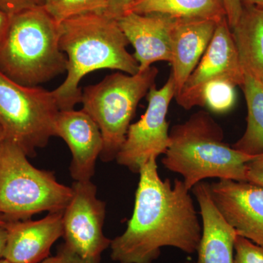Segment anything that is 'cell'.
<instances>
[{"label": "cell", "mask_w": 263, "mask_h": 263, "mask_svg": "<svg viewBox=\"0 0 263 263\" xmlns=\"http://www.w3.org/2000/svg\"><path fill=\"white\" fill-rule=\"evenodd\" d=\"M157 158L140 167L134 210L123 234L111 240L110 257L119 263H152L161 248L173 247L186 254L197 252L202 226L190 190L183 181L162 180Z\"/></svg>", "instance_id": "cell-1"}, {"label": "cell", "mask_w": 263, "mask_h": 263, "mask_svg": "<svg viewBox=\"0 0 263 263\" xmlns=\"http://www.w3.org/2000/svg\"><path fill=\"white\" fill-rule=\"evenodd\" d=\"M117 19L104 13L78 15L60 24V47L67 57V75L53 93L60 110L81 103L79 83L93 71L110 69L136 75L139 65Z\"/></svg>", "instance_id": "cell-2"}, {"label": "cell", "mask_w": 263, "mask_h": 263, "mask_svg": "<svg viewBox=\"0 0 263 263\" xmlns=\"http://www.w3.org/2000/svg\"><path fill=\"white\" fill-rule=\"evenodd\" d=\"M169 136L171 143L162 164L181 174L189 190L209 178L247 181V162L256 156L224 143L223 129L208 112L194 114L173 127Z\"/></svg>", "instance_id": "cell-3"}, {"label": "cell", "mask_w": 263, "mask_h": 263, "mask_svg": "<svg viewBox=\"0 0 263 263\" xmlns=\"http://www.w3.org/2000/svg\"><path fill=\"white\" fill-rule=\"evenodd\" d=\"M60 47V24L43 6L10 15L0 44V71L25 86H37L67 72Z\"/></svg>", "instance_id": "cell-4"}, {"label": "cell", "mask_w": 263, "mask_h": 263, "mask_svg": "<svg viewBox=\"0 0 263 263\" xmlns=\"http://www.w3.org/2000/svg\"><path fill=\"white\" fill-rule=\"evenodd\" d=\"M27 157L11 142L0 144V215L8 221L63 212L72 197V187L59 182L51 171L33 166Z\"/></svg>", "instance_id": "cell-5"}, {"label": "cell", "mask_w": 263, "mask_h": 263, "mask_svg": "<svg viewBox=\"0 0 263 263\" xmlns=\"http://www.w3.org/2000/svg\"><path fill=\"white\" fill-rule=\"evenodd\" d=\"M159 70L151 66L136 75L110 74L82 91L81 103L98 124L103 139L100 157L103 162L116 159L126 139L137 107L155 84Z\"/></svg>", "instance_id": "cell-6"}, {"label": "cell", "mask_w": 263, "mask_h": 263, "mask_svg": "<svg viewBox=\"0 0 263 263\" xmlns=\"http://www.w3.org/2000/svg\"><path fill=\"white\" fill-rule=\"evenodd\" d=\"M60 110L53 91L19 84L0 71V127L5 140L28 157L55 136Z\"/></svg>", "instance_id": "cell-7"}, {"label": "cell", "mask_w": 263, "mask_h": 263, "mask_svg": "<svg viewBox=\"0 0 263 263\" xmlns=\"http://www.w3.org/2000/svg\"><path fill=\"white\" fill-rule=\"evenodd\" d=\"M72 195L62 216L64 246L89 263H100L111 240L103 228L106 205L97 197L91 181H74Z\"/></svg>", "instance_id": "cell-8"}, {"label": "cell", "mask_w": 263, "mask_h": 263, "mask_svg": "<svg viewBox=\"0 0 263 263\" xmlns=\"http://www.w3.org/2000/svg\"><path fill=\"white\" fill-rule=\"evenodd\" d=\"M175 95L171 74L160 89H157L155 84L150 88L146 96L148 108L138 122L129 125L125 141L116 157L118 164L138 173L150 157L165 154L171 143L166 116Z\"/></svg>", "instance_id": "cell-9"}, {"label": "cell", "mask_w": 263, "mask_h": 263, "mask_svg": "<svg viewBox=\"0 0 263 263\" xmlns=\"http://www.w3.org/2000/svg\"><path fill=\"white\" fill-rule=\"evenodd\" d=\"M217 80L229 81L236 86L243 82V68L226 17L216 24L206 51L175 98L176 102L185 110L201 106L205 85Z\"/></svg>", "instance_id": "cell-10"}, {"label": "cell", "mask_w": 263, "mask_h": 263, "mask_svg": "<svg viewBox=\"0 0 263 263\" xmlns=\"http://www.w3.org/2000/svg\"><path fill=\"white\" fill-rule=\"evenodd\" d=\"M214 205L238 235L263 246V187L230 179L210 184Z\"/></svg>", "instance_id": "cell-11"}, {"label": "cell", "mask_w": 263, "mask_h": 263, "mask_svg": "<svg viewBox=\"0 0 263 263\" xmlns=\"http://www.w3.org/2000/svg\"><path fill=\"white\" fill-rule=\"evenodd\" d=\"M55 136L63 139L72 153L70 172L74 181H91L103 148L101 132L92 118L83 109L60 110Z\"/></svg>", "instance_id": "cell-12"}, {"label": "cell", "mask_w": 263, "mask_h": 263, "mask_svg": "<svg viewBox=\"0 0 263 263\" xmlns=\"http://www.w3.org/2000/svg\"><path fill=\"white\" fill-rule=\"evenodd\" d=\"M129 44L139 71L146 70L156 62L172 60L171 27L174 18L158 14H138L125 12L117 19Z\"/></svg>", "instance_id": "cell-13"}, {"label": "cell", "mask_w": 263, "mask_h": 263, "mask_svg": "<svg viewBox=\"0 0 263 263\" xmlns=\"http://www.w3.org/2000/svg\"><path fill=\"white\" fill-rule=\"evenodd\" d=\"M63 212L48 213L39 220L9 221L4 257L13 263H40L63 236Z\"/></svg>", "instance_id": "cell-14"}, {"label": "cell", "mask_w": 263, "mask_h": 263, "mask_svg": "<svg viewBox=\"0 0 263 263\" xmlns=\"http://www.w3.org/2000/svg\"><path fill=\"white\" fill-rule=\"evenodd\" d=\"M216 24L214 21L206 19H174L173 22L171 74L174 78L175 98L206 51Z\"/></svg>", "instance_id": "cell-15"}, {"label": "cell", "mask_w": 263, "mask_h": 263, "mask_svg": "<svg viewBox=\"0 0 263 263\" xmlns=\"http://www.w3.org/2000/svg\"><path fill=\"white\" fill-rule=\"evenodd\" d=\"M192 191L200 205L202 223L197 261L192 263H234L235 240L238 234L214 205L210 184L201 181Z\"/></svg>", "instance_id": "cell-16"}, {"label": "cell", "mask_w": 263, "mask_h": 263, "mask_svg": "<svg viewBox=\"0 0 263 263\" xmlns=\"http://www.w3.org/2000/svg\"><path fill=\"white\" fill-rule=\"evenodd\" d=\"M243 5L231 29L242 68L263 77V7Z\"/></svg>", "instance_id": "cell-17"}, {"label": "cell", "mask_w": 263, "mask_h": 263, "mask_svg": "<svg viewBox=\"0 0 263 263\" xmlns=\"http://www.w3.org/2000/svg\"><path fill=\"white\" fill-rule=\"evenodd\" d=\"M125 12L158 14L174 19H206L219 22L226 13L221 0H135Z\"/></svg>", "instance_id": "cell-18"}, {"label": "cell", "mask_w": 263, "mask_h": 263, "mask_svg": "<svg viewBox=\"0 0 263 263\" xmlns=\"http://www.w3.org/2000/svg\"><path fill=\"white\" fill-rule=\"evenodd\" d=\"M240 87L247 106V126L245 134L233 145L235 149L252 156L263 154V86L257 76L243 69Z\"/></svg>", "instance_id": "cell-19"}, {"label": "cell", "mask_w": 263, "mask_h": 263, "mask_svg": "<svg viewBox=\"0 0 263 263\" xmlns=\"http://www.w3.org/2000/svg\"><path fill=\"white\" fill-rule=\"evenodd\" d=\"M108 0H44L43 7L60 24L67 19L91 13H104Z\"/></svg>", "instance_id": "cell-20"}, {"label": "cell", "mask_w": 263, "mask_h": 263, "mask_svg": "<svg viewBox=\"0 0 263 263\" xmlns=\"http://www.w3.org/2000/svg\"><path fill=\"white\" fill-rule=\"evenodd\" d=\"M235 85L229 81L217 80L205 85L201 94V106L212 112L224 114L234 106Z\"/></svg>", "instance_id": "cell-21"}, {"label": "cell", "mask_w": 263, "mask_h": 263, "mask_svg": "<svg viewBox=\"0 0 263 263\" xmlns=\"http://www.w3.org/2000/svg\"><path fill=\"white\" fill-rule=\"evenodd\" d=\"M234 252V263H263V246L240 235L235 238Z\"/></svg>", "instance_id": "cell-22"}, {"label": "cell", "mask_w": 263, "mask_h": 263, "mask_svg": "<svg viewBox=\"0 0 263 263\" xmlns=\"http://www.w3.org/2000/svg\"><path fill=\"white\" fill-rule=\"evenodd\" d=\"M44 0H0V9L10 15L23 10L43 6Z\"/></svg>", "instance_id": "cell-23"}, {"label": "cell", "mask_w": 263, "mask_h": 263, "mask_svg": "<svg viewBox=\"0 0 263 263\" xmlns=\"http://www.w3.org/2000/svg\"><path fill=\"white\" fill-rule=\"evenodd\" d=\"M246 177L247 182L263 187V154L247 162Z\"/></svg>", "instance_id": "cell-24"}, {"label": "cell", "mask_w": 263, "mask_h": 263, "mask_svg": "<svg viewBox=\"0 0 263 263\" xmlns=\"http://www.w3.org/2000/svg\"><path fill=\"white\" fill-rule=\"evenodd\" d=\"M40 263H89L62 245L56 255L48 257Z\"/></svg>", "instance_id": "cell-25"}, {"label": "cell", "mask_w": 263, "mask_h": 263, "mask_svg": "<svg viewBox=\"0 0 263 263\" xmlns=\"http://www.w3.org/2000/svg\"><path fill=\"white\" fill-rule=\"evenodd\" d=\"M226 10V18L230 28H233L239 18L242 11L241 0H221Z\"/></svg>", "instance_id": "cell-26"}, {"label": "cell", "mask_w": 263, "mask_h": 263, "mask_svg": "<svg viewBox=\"0 0 263 263\" xmlns=\"http://www.w3.org/2000/svg\"><path fill=\"white\" fill-rule=\"evenodd\" d=\"M135 0H108V6L104 12L105 14L115 19L124 13V10Z\"/></svg>", "instance_id": "cell-27"}, {"label": "cell", "mask_w": 263, "mask_h": 263, "mask_svg": "<svg viewBox=\"0 0 263 263\" xmlns=\"http://www.w3.org/2000/svg\"><path fill=\"white\" fill-rule=\"evenodd\" d=\"M10 15L0 9V44L5 35L8 26H9Z\"/></svg>", "instance_id": "cell-28"}, {"label": "cell", "mask_w": 263, "mask_h": 263, "mask_svg": "<svg viewBox=\"0 0 263 263\" xmlns=\"http://www.w3.org/2000/svg\"><path fill=\"white\" fill-rule=\"evenodd\" d=\"M7 239H8V230L6 226H0V259L4 257Z\"/></svg>", "instance_id": "cell-29"}, {"label": "cell", "mask_w": 263, "mask_h": 263, "mask_svg": "<svg viewBox=\"0 0 263 263\" xmlns=\"http://www.w3.org/2000/svg\"><path fill=\"white\" fill-rule=\"evenodd\" d=\"M242 4L263 7V0H241Z\"/></svg>", "instance_id": "cell-30"}, {"label": "cell", "mask_w": 263, "mask_h": 263, "mask_svg": "<svg viewBox=\"0 0 263 263\" xmlns=\"http://www.w3.org/2000/svg\"><path fill=\"white\" fill-rule=\"evenodd\" d=\"M9 222L5 217L0 215V226H6L7 224Z\"/></svg>", "instance_id": "cell-31"}, {"label": "cell", "mask_w": 263, "mask_h": 263, "mask_svg": "<svg viewBox=\"0 0 263 263\" xmlns=\"http://www.w3.org/2000/svg\"><path fill=\"white\" fill-rule=\"evenodd\" d=\"M5 136L4 133H3V129H2L1 127H0V144H1L2 142L4 141Z\"/></svg>", "instance_id": "cell-32"}, {"label": "cell", "mask_w": 263, "mask_h": 263, "mask_svg": "<svg viewBox=\"0 0 263 263\" xmlns=\"http://www.w3.org/2000/svg\"><path fill=\"white\" fill-rule=\"evenodd\" d=\"M0 263H13L8 261V259L3 258L0 259Z\"/></svg>", "instance_id": "cell-33"}, {"label": "cell", "mask_w": 263, "mask_h": 263, "mask_svg": "<svg viewBox=\"0 0 263 263\" xmlns=\"http://www.w3.org/2000/svg\"><path fill=\"white\" fill-rule=\"evenodd\" d=\"M259 80H260L261 84H262L263 86V77L260 78V79H259Z\"/></svg>", "instance_id": "cell-34"}]
</instances>
